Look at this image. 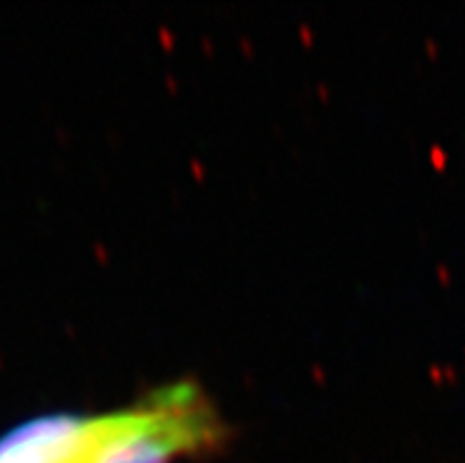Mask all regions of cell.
Wrapping results in <instances>:
<instances>
[{"instance_id": "6da1fadb", "label": "cell", "mask_w": 465, "mask_h": 463, "mask_svg": "<svg viewBox=\"0 0 465 463\" xmlns=\"http://www.w3.org/2000/svg\"><path fill=\"white\" fill-rule=\"evenodd\" d=\"M220 438V423L192 383L165 388L125 414L88 418L71 463H171Z\"/></svg>"}, {"instance_id": "7a4b0ae2", "label": "cell", "mask_w": 465, "mask_h": 463, "mask_svg": "<svg viewBox=\"0 0 465 463\" xmlns=\"http://www.w3.org/2000/svg\"><path fill=\"white\" fill-rule=\"evenodd\" d=\"M88 418L43 417L0 438V463H71Z\"/></svg>"}]
</instances>
